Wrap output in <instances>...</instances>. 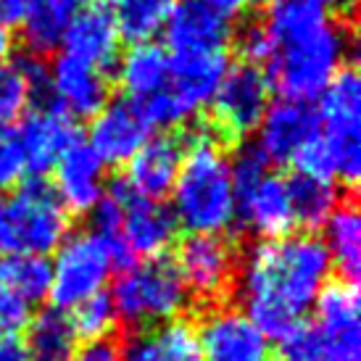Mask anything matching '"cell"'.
I'll return each instance as SVG.
<instances>
[{
    "label": "cell",
    "mask_w": 361,
    "mask_h": 361,
    "mask_svg": "<svg viewBox=\"0 0 361 361\" xmlns=\"http://www.w3.org/2000/svg\"><path fill=\"white\" fill-rule=\"evenodd\" d=\"M332 261L324 240L314 232L259 240L238 267L243 314L267 341H280L298 327L330 282Z\"/></svg>",
    "instance_id": "6da1fadb"
},
{
    "label": "cell",
    "mask_w": 361,
    "mask_h": 361,
    "mask_svg": "<svg viewBox=\"0 0 361 361\" xmlns=\"http://www.w3.org/2000/svg\"><path fill=\"white\" fill-rule=\"evenodd\" d=\"M261 24L271 42L264 71L269 87L282 101H317L345 66L353 42L348 27L322 0H271Z\"/></svg>",
    "instance_id": "7a4b0ae2"
},
{
    "label": "cell",
    "mask_w": 361,
    "mask_h": 361,
    "mask_svg": "<svg viewBox=\"0 0 361 361\" xmlns=\"http://www.w3.org/2000/svg\"><path fill=\"white\" fill-rule=\"evenodd\" d=\"M169 195V214L190 235H224L238 221L230 159L209 130L190 135Z\"/></svg>",
    "instance_id": "3957f363"
},
{
    "label": "cell",
    "mask_w": 361,
    "mask_h": 361,
    "mask_svg": "<svg viewBox=\"0 0 361 361\" xmlns=\"http://www.w3.org/2000/svg\"><path fill=\"white\" fill-rule=\"evenodd\" d=\"M69 238V211L42 177L24 180L13 195H0V256L53 253Z\"/></svg>",
    "instance_id": "277c9868"
},
{
    "label": "cell",
    "mask_w": 361,
    "mask_h": 361,
    "mask_svg": "<svg viewBox=\"0 0 361 361\" xmlns=\"http://www.w3.org/2000/svg\"><path fill=\"white\" fill-rule=\"evenodd\" d=\"M130 269L135 259L116 240H106L95 232H77L56 248L51 264V290L48 298L56 311H71L92 295L103 293L111 271Z\"/></svg>",
    "instance_id": "5b68a950"
},
{
    "label": "cell",
    "mask_w": 361,
    "mask_h": 361,
    "mask_svg": "<svg viewBox=\"0 0 361 361\" xmlns=\"http://www.w3.org/2000/svg\"><path fill=\"white\" fill-rule=\"evenodd\" d=\"M111 303L119 322L148 330L180 319V314L190 303V295L171 261L151 259L121 271L111 293Z\"/></svg>",
    "instance_id": "8992f818"
},
{
    "label": "cell",
    "mask_w": 361,
    "mask_h": 361,
    "mask_svg": "<svg viewBox=\"0 0 361 361\" xmlns=\"http://www.w3.org/2000/svg\"><path fill=\"white\" fill-rule=\"evenodd\" d=\"M169 82L153 98L137 103L148 127L171 130L192 119L198 111L211 103L227 71V53H192V56H171Z\"/></svg>",
    "instance_id": "52a82bcc"
},
{
    "label": "cell",
    "mask_w": 361,
    "mask_h": 361,
    "mask_svg": "<svg viewBox=\"0 0 361 361\" xmlns=\"http://www.w3.org/2000/svg\"><path fill=\"white\" fill-rule=\"evenodd\" d=\"M319 135L332 156L335 180L353 188L361 174V80L353 66H343L319 92Z\"/></svg>",
    "instance_id": "ba28073f"
},
{
    "label": "cell",
    "mask_w": 361,
    "mask_h": 361,
    "mask_svg": "<svg viewBox=\"0 0 361 361\" xmlns=\"http://www.w3.org/2000/svg\"><path fill=\"white\" fill-rule=\"evenodd\" d=\"M271 87L264 69L251 63H232L211 98V127L219 142H240L261 124L271 103Z\"/></svg>",
    "instance_id": "9c48e42d"
},
{
    "label": "cell",
    "mask_w": 361,
    "mask_h": 361,
    "mask_svg": "<svg viewBox=\"0 0 361 361\" xmlns=\"http://www.w3.org/2000/svg\"><path fill=\"white\" fill-rule=\"evenodd\" d=\"M177 271L190 298L221 301L238 280V253L224 235H188L177 248Z\"/></svg>",
    "instance_id": "30bf717a"
},
{
    "label": "cell",
    "mask_w": 361,
    "mask_h": 361,
    "mask_svg": "<svg viewBox=\"0 0 361 361\" xmlns=\"http://www.w3.org/2000/svg\"><path fill=\"white\" fill-rule=\"evenodd\" d=\"M359 285L330 280L314 301V332L322 361H361Z\"/></svg>",
    "instance_id": "8fae6325"
},
{
    "label": "cell",
    "mask_w": 361,
    "mask_h": 361,
    "mask_svg": "<svg viewBox=\"0 0 361 361\" xmlns=\"http://www.w3.org/2000/svg\"><path fill=\"white\" fill-rule=\"evenodd\" d=\"M164 37L171 56L224 53L235 37V24L214 0H174Z\"/></svg>",
    "instance_id": "7c38bea8"
},
{
    "label": "cell",
    "mask_w": 361,
    "mask_h": 361,
    "mask_svg": "<svg viewBox=\"0 0 361 361\" xmlns=\"http://www.w3.org/2000/svg\"><path fill=\"white\" fill-rule=\"evenodd\" d=\"M203 361H274L269 341L240 309L216 306L198 327Z\"/></svg>",
    "instance_id": "4fadbf2b"
},
{
    "label": "cell",
    "mask_w": 361,
    "mask_h": 361,
    "mask_svg": "<svg viewBox=\"0 0 361 361\" xmlns=\"http://www.w3.org/2000/svg\"><path fill=\"white\" fill-rule=\"evenodd\" d=\"M319 135L317 111L309 103L280 101L269 103L261 124L256 127V151L267 164H293L295 156Z\"/></svg>",
    "instance_id": "5bb4252c"
},
{
    "label": "cell",
    "mask_w": 361,
    "mask_h": 361,
    "mask_svg": "<svg viewBox=\"0 0 361 361\" xmlns=\"http://www.w3.org/2000/svg\"><path fill=\"white\" fill-rule=\"evenodd\" d=\"M235 203H238V221L261 240H280L295 227L288 180H282L280 174L267 171L251 185L238 188Z\"/></svg>",
    "instance_id": "9a60e30c"
},
{
    "label": "cell",
    "mask_w": 361,
    "mask_h": 361,
    "mask_svg": "<svg viewBox=\"0 0 361 361\" xmlns=\"http://www.w3.org/2000/svg\"><path fill=\"white\" fill-rule=\"evenodd\" d=\"M48 95L71 119H92L111 98L109 71L61 53L48 69Z\"/></svg>",
    "instance_id": "2e32d148"
},
{
    "label": "cell",
    "mask_w": 361,
    "mask_h": 361,
    "mask_svg": "<svg viewBox=\"0 0 361 361\" xmlns=\"http://www.w3.org/2000/svg\"><path fill=\"white\" fill-rule=\"evenodd\" d=\"M177 230L180 227L166 206L156 201H142L124 188V206H121L116 243L132 259H161L174 245Z\"/></svg>",
    "instance_id": "e0dca14e"
},
{
    "label": "cell",
    "mask_w": 361,
    "mask_h": 361,
    "mask_svg": "<svg viewBox=\"0 0 361 361\" xmlns=\"http://www.w3.org/2000/svg\"><path fill=\"white\" fill-rule=\"evenodd\" d=\"M151 137V127L140 109L130 101L106 103L90 121L87 145L103 161V166H124L142 142Z\"/></svg>",
    "instance_id": "ac0fdd59"
},
{
    "label": "cell",
    "mask_w": 361,
    "mask_h": 361,
    "mask_svg": "<svg viewBox=\"0 0 361 361\" xmlns=\"http://www.w3.org/2000/svg\"><path fill=\"white\" fill-rule=\"evenodd\" d=\"M185 156V142L174 135H156L142 142V148L132 156L124 166V180L121 185L137 195L142 201H156L166 198L177 182Z\"/></svg>",
    "instance_id": "d6986e66"
},
{
    "label": "cell",
    "mask_w": 361,
    "mask_h": 361,
    "mask_svg": "<svg viewBox=\"0 0 361 361\" xmlns=\"http://www.w3.org/2000/svg\"><path fill=\"white\" fill-rule=\"evenodd\" d=\"M16 135L27 161V174L42 177L77 142V124L69 114H63L56 106H48V109L24 114L21 124L16 127Z\"/></svg>",
    "instance_id": "ffe728a7"
},
{
    "label": "cell",
    "mask_w": 361,
    "mask_h": 361,
    "mask_svg": "<svg viewBox=\"0 0 361 361\" xmlns=\"http://www.w3.org/2000/svg\"><path fill=\"white\" fill-rule=\"evenodd\" d=\"M61 45L63 56L109 71L111 66H116L121 48V35L116 30L114 13L106 6H82L74 13Z\"/></svg>",
    "instance_id": "44dd1931"
},
{
    "label": "cell",
    "mask_w": 361,
    "mask_h": 361,
    "mask_svg": "<svg viewBox=\"0 0 361 361\" xmlns=\"http://www.w3.org/2000/svg\"><path fill=\"white\" fill-rule=\"evenodd\" d=\"M56 195L69 214H90L106 195V166L87 142H74L59 159Z\"/></svg>",
    "instance_id": "7402d4cb"
},
{
    "label": "cell",
    "mask_w": 361,
    "mask_h": 361,
    "mask_svg": "<svg viewBox=\"0 0 361 361\" xmlns=\"http://www.w3.org/2000/svg\"><path fill=\"white\" fill-rule=\"evenodd\" d=\"M121 361H203L198 327L188 319H174L135 332L121 348Z\"/></svg>",
    "instance_id": "603a6c76"
},
{
    "label": "cell",
    "mask_w": 361,
    "mask_h": 361,
    "mask_svg": "<svg viewBox=\"0 0 361 361\" xmlns=\"http://www.w3.org/2000/svg\"><path fill=\"white\" fill-rule=\"evenodd\" d=\"M171 59L169 51L161 48L156 42H140L132 45L130 51L119 56L116 61V74H119V85L127 101L142 103L161 92L169 82Z\"/></svg>",
    "instance_id": "cb8c5ba5"
},
{
    "label": "cell",
    "mask_w": 361,
    "mask_h": 361,
    "mask_svg": "<svg viewBox=\"0 0 361 361\" xmlns=\"http://www.w3.org/2000/svg\"><path fill=\"white\" fill-rule=\"evenodd\" d=\"M324 248L330 253L332 269L341 271V280L356 282L361 271V216L353 201L338 203L324 224Z\"/></svg>",
    "instance_id": "d4e9b609"
},
{
    "label": "cell",
    "mask_w": 361,
    "mask_h": 361,
    "mask_svg": "<svg viewBox=\"0 0 361 361\" xmlns=\"http://www.w3.org/2000/svg\"><path fill=\"white\" fill-rule=\"evenodd\" d=\"M24 348L30 361H71L77 351V335L71 330L66 314L56 309H45L35 314L24 327Z\"/></svg>",
    "instance_id": "484cf974"
},
{
    "label": "cell",
    "mask_w": 361,
    "mask_h": 361,
    "mask_svg": "<svg viewBox=\"0 0 361 361\" xmlns=\"http://www.w3.org/2000/svg\"><path fill=\"white\" fill-rule=\"evenodd\" d=\"M80 8L82 0H40L37 8L30 13V19L21 24L24 42L32 56H45L56 51Z\"/></svg>",
    "instance_id": "4316f807"
},
{
    "label": "cell",
    "mask_w": 361,
    "mask_h": 361,
    "mask_svg": "<svg viewBox=\"0 0 361 361\" xmlns=\"http://www.w3.org/2000/svg\"><path fill=\"white\" fill-rule=\"evenodd\" d=\"M0 288H6L30 306L48 298L51 261L35 253H3L0 256Z\"/></svg>",
    "instance_id": "83f0119b"
},
{
    "label": "cell",
    "mask_w": 361,
    "mask_h": 361,
    "mask_svg": "<svg viewBox=\"0 0 361 361\" xmlns=\"http://www.w3.org/2000/svg\"><path fill=\"white\" fill-rule=\"evenodd\" d=\"M288 192H290V206L295 224L303 227L306 232L319 230L327 224L332 216V211L338 209L341 195L335 182L314 180L306 174H295L288 180Z\"/></svg>",
    "instance_id": "f1b7e54d"
},
{
    "label": "cell",
    "mask_w": 361,
    "mask_h": 361,
    "mask_svg": "<svg viewBox=\"0 0 361 361\" xmlns=\"http://www.w3.org/2000/svg\"><path fill=\"white\" fill-rule=\"evenodd\" d=\"M174 0H114V21L121 40L132 45L153 42L156 35L164 32Z\"/></svg>",
    "instance_id": "f546056e"
},
{
    "label": "cell",
    "mask_w": 361,
    "mask_h": 361,
    "mask_svg": "<svg viewBox=\"0 0 361 361\" xmlns=\"http://www.w3.org/2000/svg\"><path fill=\"white\" fill-rule=\"evenodd\" d=\"M69 322L77 338H82L85 343H92L109 341L116 330V324H119V317H116V309L111 303L109 293H98L87 301H82L80 306H74Z\"/></svg>",
    "instance_id": "4dcf8cb0"
},
{
    "label": "cell",
    "mask_w": 361,
    "mask_h": 361,
    "mask_svg": "<svg viewBox=\"0 0 361 361\" xmlns=\"http://www.w3.org/2000/svg\"><path fill=\"white\" fill-rule=\"evenodd\" d=\"M32 92L13 66L0 69V130H8L27 114Z\"/></svg>",
    "instance_id": "1f68e13d"
},
{
    "label": "cell",
    "mask_w": 361,
    "mask_h": 361,
    "mask_svg": "<svg viewBox=\"0 0 361 361\" xmlns=\"http://www.w3.org/2000/svg\"><path fill=\"white\" fill-rule=\"evenodd\" d=\"M24 180H27V161L19 135L13 127L0 130V192L19 188Z\"/></svg>",
    "instance_id": "d6a6232c"
},
{
    "label": "cell",
    "mask_w": 361,
    "mask_h": 361,
    "mask_svg": "<svg viewBox=\"0 0 361 361\" xmlns=\"http://www.w3.org/2000/svg\"><path fill=\"white\" fill-rule=\"evenodd\" d=\"M235 40H238V51H240V56H243V63H251L256 69L267 66V61H269V56H271V42L261 21L245 24V27L235 35Z\"/></svg>",
    "instance_id": "836d02e7"
},
{
    "label": "cell",
    "mask_w": 361,
    "mask_h": 361,
    "mask_svg": "<svg viewBox=\"0 0 361 361\" xmlns=\"http://www.w3.org/2000/svg\"><path fill=\"white\" fill-rule=\"evenodd\" d=\"M30 303H24L13 293L0 288V335H13L16 338L30 324Z\"/></svg>",
    "instance_id": "e575fe53"
},
{
    "label": "cell",
    "mask_w": 361,
    "mask_h": 361,
    "mask_svg": "<svg viewBox=\"0 0 361 361\" xmlns=\"http://www.w3.org/2000/svg\"><path fill=\"white\" fill-rule=\"evenodd\" d=\"M13 69L19 71L21 80L27 82L32 98H40V95L48 92V66H45V61L40 56H21L13 63Z\"/></svg>",
    "instance_id": "d590c367"
},
{
    "label": "cell",
    "mask_w": 361,
    "mask_h": 361,
    "mask_svg": "<svg viewBox=\"0 0 361 361\" xmlns=\"http://www.w3.org/2000/svg\"><path fill=\"white\" fill-rule=\"evenodd\" d=\"M71 361H121V348L111 338L109 341H92L77 348Z\"/></svg>",
    "instance_id": "8d00e7d4"
},
{
    "label": "cell",
    "mask_w": 361,
    "mask_h": 361,
    "mask_svg": "<svg viewBox=\"0 0 361 361\" xmlns=\"http://www.w3.org/2000/svg\"><path fill=\"white\" fill-rule=\"evenodd\" d=\"M40 0H0V24L11 30V27H21L30 19V13L37 8Z\"/></svg>",
    "instance_id": "74e56055"
},
{
    "label": "cell",
    "mask_w": 361,
    "mask_h": 361,
    "mask_svg": "<svg viewBox=\"0 0 361 361\" xmlns=\"http://www.w3.org/2000/svg\"><path fill=\"white\" fill-rule=\"evenodd\" d=\"M219 8H224L230 16H243V13H256L267 8L271 0H214Z\"/></svg>",
    "instance_id": "f35d334b"
},
{
    "label": "cell",
    "mask_w": 361,
    "mask_h": 361,
    "mask_svg": "<svg viewBox=\"0 0 361 361\" xmlns=\"http://www.w3.org/2000/svg\"><path fill=\"white\" fill-rule=\"evenodd\" d=\"M0 361H30L24 343L13 335H0Z\"/></svg>",
    "instance_id": "ab89813d"
},
{
    "label": "cell",
    "mask_w": 361,
    "mask_h": 361,
    "mask_svg": "<svg viewBox=\"0 0 361 361\" xmlns=\"http://www.w3.org/2000/svg\"><path fill=\"white\" fill-rule=\"evenodd\" d=\"M11 56H13V37H11V30L0 24V69L8 66Z\"/></svg>",
    "instance_id": "60d3db41"
},
{
    "label": "cell",
    "mask_w": 361,
    "mask_h": 361,
    "mask_svg": "<svg viewBox=\"0 0 361 361\" xmlns=\"http://www.w3.org/2000/svg\"><path fill=\"white\" fill-rule=\"evenodd\" d=\"M322 3H324L332 13H335V11H341L343 13V11H351L353 6H356V0H322Z\"/></svg>",
    "instance_id": "b9f144b4"
},
{
    "label": "cell",
    "mask_w": 361,
    "mask_h": 361,
    "mask_svg": "<svg viewBox=\"0 0 361 361\" xmlns=\"http://www.w3.org/2000/svg\"><path fill=\"white\" fill-rule=\"evenodd\" d=\"M111 3H114V0H111Z\"/></svg>",
    "instance_id": "7bdbcfd3"
}]
</instances>
